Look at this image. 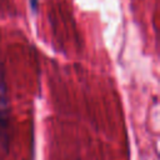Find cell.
I'll return each mask as SVG.
<instances>
[{
    "mask_svg": "<svg viewBox=\"0 0 160 160\" xmlns=\"http://www.w3.org/2000/svg\"><path fill=\"white\" fill-rule=\"evenodd\" d=\"M10 144V105L2 64L0 62V149L6 154Z\"/></svg>",
    "mask_w": 160,
    "mask_h": 160,
    "instance_id": "obj_1",
    "label": "cell"
},
{
    "mask_svg": "<svg viewBox=\"0 0 160 160\" xmlns=\"http://www.w3.org/2000/svg\"><path fill=\"white\" fill-rule=\"evenodd\" d=\"M30 2V8L32 10V12H36L38 11V6H39V1L38 0H29Z\"/></svg>",
    "mask_w": 160,
    "mask_h": 160,
    "instance_id": "obj_2",
    "label": "cell"
}]
</instances>
